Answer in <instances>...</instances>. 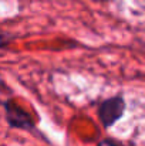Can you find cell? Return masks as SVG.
Returning <instances> with one entry per match:
<instances>
[{"mask_svg":"<svg viewBox=\"0 0 145 146\" xmlns=\"http://www.w3.org/2000/svg\"><path fill=\"white\" fill-rule=\"evenodd\" d=\"M125 111V101L121 95L111 97L102 101L98 106V118L105 129L111 128L117 121H120Z\"/></svg>","mask_w":145,"mask_h":146,"instance_id":"1","label":"cell"},{"mask_svg":"<svg viewBox=\"0 0 145 146\" xmlns=\"http://www.w3.org/2000/svg\"><path fill=\"white\" fill-rule=\"evenodd\" d=\"M13 40H14L13 36H9V34H3V33H0V50L7 48L9 44H10Z\"/></svg>","mask_w":145,"mask_h":146,"instance_id":"3","label":"cell"},{"mask_svg":"<svg viewBox=\"0 0 145 146\" xmlns=\"http://www.w3.org/2000/svg\"><path fill=\"white\" fill-rule=\"evenodd\" d=\"M4 111H6V121L9 123L10 128L13 129H21V131H27V132H33L36 131L34 126V121L30 116V113H27L21 106H19L14 101H6L4 104Z\"/></svg>","mask_w":145,"mask_h":146,"instance_id":"2","label":"cell"},{"mask_svg":"<svg viewBox=\"0 0 145 146\" xmlns=\"http://www.w3.org/2000/svg\"><path fill=\"white\" fill-rule=\"evenodd\" d=\"M97 146H124L121 142L115 141V139H110V138H105V139H101L98 142Z\"/></svg>","mask_w":145,"mask_h":146,"instance_id":"4","label":"cell"}]
</instances>
